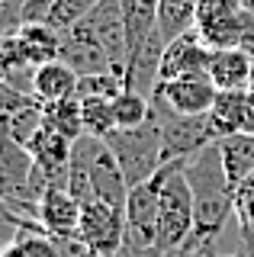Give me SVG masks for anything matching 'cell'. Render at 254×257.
Here are the masks:
<instances>
[{"instance_id":"obj_1","label":"cell","mask_w":254,"mask_h":257,"mask_svg":"<svg viewBox=\"0 0 254 257\" xmlns=\"http://www.w3.org/2000/svg\"><path fill=\"white\" fill-rule=\"evenodd\" d=\"M190 190H193V209H196V228L187 241L184 251H203L216 257V241L225 231V222L235 215V183L225 171L219 142L193 155L184 167Z\"/></svg>"},{"instance_id":"obj_2","label":"cell","mask_w":254,"mask_h":257,"mask_svg":"<svg viewBox=\"0 0 254 257\" xmlns=\"http://www.w3.org/2000/svg\"><path fill=\"white\" fill-rule=\"evenodd\" d=\"M68 190L81 206L87 203H109L116 209H125L129 199V183L119 167L116 155L103 139L84 135L71 148V174H68Z\"/></svg>"},{"instance_id":"obj_3","label":"cell","mask_w":254,"mask_h":257,"mask_svg":"<svg viewBox=\"0 0 254 257\" xmlns=\"http://www.w3.org/2000/svg\"><path fill=\"white\" fill-rule=\"evenodd\" d=\"M184 167H187V161L164 164L161 209H158V257H171V254L184 251L196 228L193 190H190Z\"/></svg>"},{"instance_id":"obj_4","label":"cell","mask_w":254,"mask_h":257,"mask_svg":"<svg viewBox=\"0 0 254 257\" xmlns=\"http://www.w3.org/2000/svg\"><path fill=\"white\" fill-rule=\"evenodd\" d=\"M109 145V151L116 155L119 167L125 174V183L139 187V183L152 180V177L164 167L161 158V119L152 109V119L139 128H116L109 139H103Z\"/></svg>"},{"instance_id":"obj_5","label":"cell","mask_w":254,"mask_h":257,"mask_svg":"<svg viewBox=\"0 0 254 257\" xmlns=\"http://www.w3.org/2000/svg\"><path fill=\"white\" fill-rule=\"evenodd\" d=\"M155 103V100H152ZM155 112L161 119V158L164 164L171 161H190L193 155H200L203 148H209L216 139V128L209 122V112L206 116H180L155 103Z\"/></svg>"},{"instance_id":"obj_6","label":"cell","mask_w":254,"mask_h":257,"mask_svg":"<svg viewBox=\"0 0 254 257\" xmlns=\"http://www.w3.org/2000/svg\"><path fill=\"white\" fill-rule=\"evenodd\" d=\"M77 241H81L90 254L116 257L119 251H122V241H125L122 209H116V206H109V203H100V199H97V203L81 206Z\"/></svg>"},{"instance_id":"obj_7","label":"cell","mask_w":254,"mask_h":257,"mask_svg":"<svg viewBox=\"0 0 254 257\" xmlns=\"http://www.w3.org/2000/svg\"><path fill=\"white\" fill-rule=\"evenodd\" d=\"M219 96V87L212 84L209 74H196V77H177V80H161L155 87L152 100L158 106L180 112V116H206L212 109Z\"/></svg>"},{"instance_id":"obj_8","label":"cell","mask_w":254,"mask_h":257,"mask_svg":"<svg viewBox=\"0 0 254 257\" xmlns=\"http://www.w3.org/2000/svg\"><path fill=\"white\" fill-rule=\"evenodd\" d=\"M61 61L71 64V68L77 71V74H106V71H113L116 74V68H113V61H109V55H106V48L100 45V39H97V32L90 29V23L81 20L77 26H71L61 32ZM122 77V74H119Z\"/></svg>"},{"instance_id":"obj_9","label":"cell","mask_w":254,"mask_h":257,"mask_svg":"<svg viewBox=\"0 0 254 257\" xmlns=\"http://www.w3.org/2000/svg\"><path fill=\"white\" fill-rule=\"evenodd\" d=\"M209 61H212V48L203 42V36L196 29H190V32H184V36H177L174 42L164 45L161 80L209 74ZM161 80H158V84H161Z\"/></svg>"},{"instance_id":"obj_10","label":"cell","mask_w":254,"mask_h":257,"mask_svg":"<svg viewBox=\"0 0 254 257\" xmlns=\"http://www.w3.org/2000/svg\"><path fill=\"white\" fill-rule=\"evenodd\" d=\"M216 139L225 135H254V93L251 90H219L209 109Z\"/></svg>"},{"instance_id":"obj_11","label":"cell","mask_w":254,"mask_h":257,"mask_svg":"<svg viewBox=\"0 0 254 257\" xmlns=\"http://www.w3.org/2000/svg\"><path fill=\"white\" fill-rule=\"evenodd\" d=\"M39 225L55 238V241H74L77 238V222H81V203L71 196L65 187H49L39 203Z\"/></svg>"},{"instance_id":"obj_12","label":"cell","mask_w":254,"mask_h":257,"mask_svg":"<svg viewBox=\"0 0 254 257\" xmlns=\"http://www.w3.org/2000/svg\"><path fill=\"white\" fill-rule=\"evenodd\" d=\"M77 74L71 64H65L61 58H55L49 64H39L36 74H33V96L39 103H58V100H68V96H77Z\"/></svg>"},{"instance_id":"obj_13","label":"cell","mask_w":254,"mask_h":257,"mask_svg":"<svg viewBox=\"0 0 254 257\" xmlns=\"http://www.w3.org/2000/svg\"><path fill=\"white\" fill-rule=\"evenodd\" d=\"M254 55L244 48H216L209 61V77L219 90H248Z\"/></svg>"},{"instance_id":"obj_14","label":"cell","mask_w":254,"mask_h":257,"mask_svg":"<svg viewBox=\"0 0 254 257\" xmlns=\"http://www.w3.org/2000/svg\"><path fill=\"white\" fill-rule=\"evenodd\" d=\"M17 39H20V48L33 68L61 58V32L49 26V23H29V26L20 29Z\"/></svg>"},{"instance_id":"obj_15","label":"cell","mask_w":254,"mask_h":257,"mask_svg":"<svg viewBox=\"0 0 254 257\" xmlns=\"http://www.w3.org/2000/svg\"><path fill=\"white\" fill-rule=\"evenodd\" d=\"M219 151L235 187L254 174V135H225L219 139Z\"/></svg>"},{"instance_id":"obj_16","label":"cell","mask_w":254,"mask_h":257,"mask_svg":"<svg viewBox=\"0 0 254 257\" xmlns=\"http://www.w3.org/2000/svg\"><path fill=\"white\" fill-rule=\"evenodd\" d=\"M196 7L200 0H161L158 4V32L164 36V42H174L177 36L196 26Z\"/></svg>"},{"instance_id":"obj_17","label":"cell","mask_w":254,"mask_h":257,"mask_svg":"<svg viewBox=\"0 0 254 257\" xmlns=\"http://www.w3.org/2000/svg\"><path fill=\"white\" fill-rule=\"evenodd\" d=\"M45 122V112H42V103L33 100L26 103V106L13 109V112H4L0 116V135H7V139L20 142V145H29L33 142V135L42 128Z\"/></svg>"},{"instance_id":"obj_18","label":"cell","mask_w":254,"mask_h":257,"mask_svg":"<svg viewBox=\"0 0 254 257\" xmlns=\"http://www.w3.org/2000/svg\"><path fill=\"white\" fill-rule=\"evenodd\" d=\"M45 112V122H49L55 132H61L68 142H77L84 139V116H81V100L77 96H68V100H58V103H45L42 106Z\"/></svg>"},{"instance_id":"obj_19","label":"cell","mask_w":254,"mask_h":257,"mask_svg":"<svg viewBox=\"0 0 254 257\" xmlns=\"http://www.w3.org/2000/svg\"><path fill=\"white\" fill-rule=\"evenodd\" d=\"M152 96L136 93V90H122L113 100V116H116V128H139L152 119Z\"/></svg>"},{"instance_id":"obj_20","label":"cell","mask_w":254,"mask_h":257,"mask_svg":"<svg viewBox=\"0 0 254 257\" xmlns=\"http://www.w3.org/2000/svg\"><path fill=\"white\" fill-rule=\"evenodd\" d=\"M81 116H84V132L93 139H109L116 132V116H113V100L87 96L81 100Z\"/></svg>"},{"instance_id":"obj_21","label":"cell","mask_w":254,"mask_h":257,"mask_svg":"<svg viewBox=\"0 0 254 257\" xmlns=\"http://www.w3.org/2000/svg\"><path fill=\"white\" fill-rule=\"evenodd\" d=\"M97 4H100V0H52L49 26H55L58 32H65L71 26H77L81 20H87Z\"/></svg>"},{"instance_id":"obj_22","label":"cell","mask_w":254,"mask_h":257,"mask_svg":"<svg viewBox=\"0 0 254 257\" xmlns=\"http://www.w3.org/2000/svg\"><path fill=\"white\" fill-rule=\"evenodd\" d=\"M125 90L122 77L106 71V74H84L77 80V100H87V96H100V100H116L119 93Z\"/></svg>"},{"instance_id":"obj_23","label":"cell","mask_w":254,"mask_h":257,"mask_svg":"<svg viewBox=\"0 0 254 257\" xmlns=\"http://www.w3.org/2000/svg\"><path fill=\"white\" fill-rule=\"evenodd\" d=\"M23 7L26 0H0V39H13L20 36L23 23Z\"/></svg>"},{"instance_id":"obj_24","label":"cell","mask_w":254,"mask_h":257,"mask_svg":"<svg viewBox=\"0 0 254 257\" xmlns=\"http://www.w3.org/2000/svg\"><path fill=\"white\" fill-rule=\"evenodd\" d=\"M33 100H36L33 93H23V90H17L13 84L0 80V116H4V112L20 109V106H26V103H33Z\"/></svg>"},{"instance_id":"obj_25","label":"cell","mask_w":254,"mask_h":257,"mask_svg":"<svg viewBox=\"0 0 254 257\" xmlns=\"http://www.w3.org/2000/svg\"><path fill=\"white\" fill-rule=\"evenodd\" d=\"M26 222H33V219H23V215H17L10 206H0V244H7V241L17 238Z\"/></svg>"},{"instance_id":"obj_26","label":"cell","mask_w":254,"mask_h":257,"mask_svg":"<svg viewBox=\"0 0 254 257\" xmlns=\"http://www.w3.org/2000/svg\"><path fill=\"white\" fill-rule=\"evenodd\" d=\"M49 13H52V0H26L23 7V23H49Z\"/></svg>"},{"instance_id":"obj_27","label":"cell","mask_w":254,"mask_h":257,"mask_svg":"<svg viewBox=\"0 0 254 257\" xmlns=\"http://www.w3.org/2000/svg\"><path fill=\"white\" fill-rule=\"evenodd\" d=\"M0 257H26V254H23V247L17 244V238H13V241H7V244H0Z\"/></svg>"},{"instance_id":"obj_28","label":"cell","mask_w":254,"mask_h":257,"mask_svg":"<svg viewBox=\"0 0 254 257\" xmlns=\"http://www.w3.org/2000/svg\"><path fill=\"white\" fill-rule=\"evenodd\" d=\"M171 257H209V254H203V251H177V254H171Z\"/></svg>"},{"instance_id":"obj_29","label":"cell","mask_w":254,"mask_h":257,"mask_svg":"<svg viewBox=\"0 0 254 257\" xmlns=\"http://www.w3.org/2000/svg\"><path fill=\"white\" fill-rule=\"evenodd\" d=\"M0 80H7V64H4V58H0Z\"/></svg>"},{"instance_id":"obj_30","label":"cell","mask_w":254,"mask_h":257,"mask_svg":"<svg viewBox=\"0 0 254 257\" xmlns=\"http://www.w3.org/2000/svg\"><path fill=\"white\" fill-rule=\"evenodd\" d=\"M244 10H248V13L254 16V0H244Z\"/></svg>"},{"instance_id":"obj_31","label":"cell","mask_w":254,"mask_h":257,"mask_svg":"<svg viewBox=\"0 0 254 257\" xmlns=\"http://www.w3.org/2000/svg\"><path fill=\"white\" fill-rule=\"evenodd\" d=\"M248 90L254 93V64H251V80H248Z\"/></svg>"},{"instance_id":"obj_32","label":"cell","mask_w":254,"mask_h":257,"mask_svg":"<svg viewBox=\"0 0 254 257\" xmlns=\"http://www.w3.org/2000/svg\"><path fill=\"white\" fill-rule=\"evenodd\" d=\"M90 257H106V254H90Z\"/></svg>"},{"instance_id":"obj_33","label":"cell","mask_w":254,"mask_h":257,"mask_svg":"<svg viewBox=\"0 0 254 257\" xmlns=\"http://www.w3.org/2000/svg\"><path fill=\"white\" fill-rule=\"evenodd\" d=\"M0 206H4V203H0Z\"/></svg>"}]
</instances>
